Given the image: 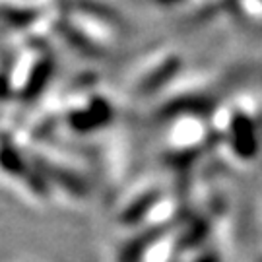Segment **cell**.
Returning <instances> with one entry per match:
<instances>
[{
    "mask_svg": "<svg viewBox=\"0 0 262 262\" xmlns=\"http://www.w3.org/2000/svg\"><path fill=\"white\" fill-rule=\"evenodd\" d=\"M217 140L225 154L237 163H251L258 151V124L253 115L239 105L225 107L220 113V121L214 124Z\"/></svg>",
    "mask_w": 262,
    "mask_h": 262,
    "instance_id": "obj_1",
    "label": "cell"
},
{
    "mask_svg": "<svg viewBox=\"0 0 262 262\" xmlns=\"http://www.w3.org/2000/svg\"><path fill=\"white\" fill-rule=\"evenodd\" d=\"M12 66L14 68H8L12 94L29 97L51 76L53 60H51V55L43 49H26L21 51V58Z\"/></svg>",
    "mask_w": 262,
    "mask_h": 262,
    "instance_id": "obj_2",
    "label": "cell"
},
{
    "mask_svg": "<svg viewBox=\"0 0 262 262\" xmlns=\"http://www.w3.org/2000/svg\"><path fill=\"white\" fill-rule=\"evenodd\" d=\"M208 128L198 115H183L175 119L165 136V148L171 158H179V161H188L187 158L194 156L202 146H206Z\"/></svg>",
    "mask_w": 262,
    "mask_h": 262,
    "instance_id": "obj_3",
    "label": "cell"
},
{
    "mask_svg": "<svg viewBox=\"0 0 262 262\" xmlns=\"http://www.w3.org/2000/svg\"><path fill=\"white\" fill-rule=\"evenodd\" d=\"M113 115V107L101 95H94L85 105H72L68 113V126L74 132H94Z\"/></svg>",
    "mask_w": 262,
    "mask_h": 262,
    "instance_id": "obj_4",
    "label": "cell"
},
{
    "mask_svg": "<svg viewBox=\"0 0 262 262\" xmlns=\"http://www.w3.org/2000/svg\"><path fill=\"white\" fill-rule=\"evenodd\" d=\"M239 8L243 12V16L247 18H262V0H239ZM249 19V21H251Z\"/></svg>",
    "mask_w": 262,
    "mask_h": 262,
    "instance_id": "obj_5",
    "label": "cell"
},
{
    "mask_svg": "<svg viewBox=\"0 0 262 262\" xmlns=\"http://www.w3.org/2000/svg\"><path fill=\"white\" fill-rule=\"evenodd\" d=\"M12 95V84H10L8 66L0 64V103Z\"/></svg>",
    "mask_w": 262,
    "mask_h": 262,
    "instance_id": "obj_6",
    "label": "cell"
},
{
    "mask_svg": "<svg viewBox=\"0 0 262 262\" xmlns=\"http://www.w3.org/2000/svg\"><path fill=\"white\" fill-rule=\"evenodd\" d=\"M194 262H220V258H217V254L214 251H206V253L200 254Z\"/></svg>",
    "mask_w": 262,
    "mask_h": 262,
    "instance_id": "obj_7",
    "label": "cell"
}]
</instances>
